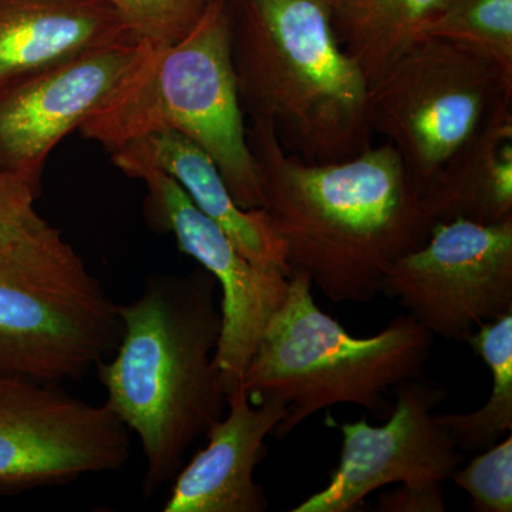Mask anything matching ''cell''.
<instances>
[{
  "instance_id": "13",
  "label": "cell",
  "mask_w": 512,
  "mask_h": 512,
  "mask_svg": "<svg viewBox=\"0 0 512 512\" xmlns=\"http://www.w3.org/2000/svg\"><path fill=\"white\" fill-rule=\"evenodd\" d=\"M227 416L205 433L207 446L184 464L164 512H264L268 510L255 468L265 457V441L288 414L278 400L249 402L239 386L227 396Z\"/></svg>"
},
{
  "instance_id": "10",
  "label": "cell",
  "mask_w": 512,
  "mask_h": 512,
  "mask_svg": "<svg viewBox=\"0 0 512 512\" xmlns=\"http://www.w3.org/2000/svg\"><path fill=\"white\" fill-rule=\"evenodd\" d=\"M130 451L127 427L106 404L18 376L0 390V497L120 470Z\"/></svg>"
},
{
  "instance_id": "24",
  "label": "cell",
  "mask_w": 512,
  "mask_h": 512,
  "mask_svg": "<svg viewBox=\"0 0 512 512\" xmlns=\"http://www.w3.org/2000/svg\"><path fill=\"white\" fill-rule=\"evenodd\" d=\"M9 377V375H3V373H0V390H2L3 386L8 383Z\"/></svg>"
},
{
  "instance_id": "2",
  "label": "cell",
  "mask_w": 512,
  "mask_h": 512,
  "mask_svg": "<svg viewBox=\"0 0 512 512\" xmlns=\"http://www.w3.org/2000/svg\"><path fill=\"white\" fill-rule=\"evenodd\" d=\"M207 271L153 279L117 305L121 335L96 370L106 406L133 431L146 457L143 493L153 497L184 466L188 448L224 416L214 355L222 319Z\"/></svg>"
},
{
  "instance_id": "19",
  "label": "cell",
  "mask_w": 512,
  "mask_h": 512,
  "mask_svg": "<svg viewBox=\"0 0 512 512\" xmlns=\"http://www.w3.org/2000/svg\"><path fill=\"white\" fill-rule=\"evenodd\" d=\"M420 37L467 47L512 80V0H441Z\"/></svg>"
},
{
  "instance_id": "14",
  "label": "cell",
  "mask_w": 512,
  "mask_h": 512,
  "mask_svg": "<svg viewBox=\"0 0 512 512\" xmlns=\"http://www.w3.org/2000/svg\"><path fill=\"white\" fill-rule=\"evenodd\" d=\"M138 37L107 0H0V90Z\"/></svg>"
},
{
  "instance_id": "22",
  "label": "cell",
  "mask_w": 512,
  "mask_h": 512,
  "mask_svg": "<svg viewBox=\"0 0 512 512\" xmlns=\"http://www.w3.org/2000/svg\"><path fill=\"white\" fill-rule=\"evenodd\" d=\"M454 483L480 512L512 511V434L454 471Z\"/></svg>"
},
{
  "instance_id": "9",
  "label": "cell",
  "mask_w": 512,
  "mask_h": 512,
  "mask_svg": "<svg viewBox=\"0 0 512 512\" xmlns=\"http://www.w3.org/2000/svg\"><path fill=\"white\" fill-rule=\"evenodd\" d=\"M111 158L128 177L146 184L150 220L171 232L178 248L220 285L222 328L214 362L228 396L241 386L266 325L284 303L289 276L248 261L222 229L192 204L180 184L136 147L120 148Z\"/></svg>"
},
{
  "instance_id": "21",
  "label": "cell",
  "mask_w": 512,
  "mask_h": 512,
  "mask_svg": "<svg viewBox=\"0 0 512 512\" xmlns=\"http://www.w3.org/2000/svg\"><path fill=\"white\" fill-rule=\"evenodd\" d=\"M141 42L153 49L174 45L200 19L204 0H107Z\"/></svg>"
},
{
  "instance_id": "15",
  "label": "cell",
  "mask_w": 512,
  "mask_h": 512,
  "mask_svg": "<svg viewBox=\"0 0 512 512\" xmlns=\"http://www.w3.org/2000/svg\"><path fill=\"white\" fill-rule=\"evenodd\" d=\"M127 146L136 147L156 167L174 178L192 204L222 229L252 264L291 276L281 244L262 208L242 210L217 165L207 153L177 131L148 134ZM126 147V146H124Z\"/></svg>"
},
{
  "instance_id": "12",
  "label": "cell",
  "mask_w": 512,
  "mask_h": 512,
  "mask_svg": "<svg viewBox=\"0 0 512 512\" xmlns=\"http://www.w3.org/2000/svg\"><path fill=\"white\" fill-rule=\"evenodd\" d=\"M151 50L141 40L104 47L0 90V168L39 188L53 148L103 106Z\"/></svg>"
},
{
  "instance_id": "7",
  "label": "cell",
  "mask_w": 512,
  "mask_h": 512,
  "mask_svg": "<svg viewBox=\"0 0 512 512\" xmlns=\"http://www.w3.org/2000/svg\"><path fill=\"white\" fill-rule=\"evenodd\" d=\"M116 303L76 251L0 252V373L77 380L116 349Z\"/></svg>"
},
{
  "instance_id": "1",
  "label": "cell",
  "mask_w": 512,
  "mask_h": 512,
  "mask_svg": "<svg viewBox=\"0 0 512 512\" xmlns=\"http://www.w3.org/2000/svg\"><path fill=\"white\" fill-rule=\"evenodd\" d=\"M247 137L289 271L330 301L372 302L392 265L429 239L436 220L392 144L316 164L286 151L268 121L251 119Z\"/></svg>"
},
{
  "instance_id": "16",
  "label": "cell",
  "mask_w": 512,
  "mask_h": 512,
  "mask_svg": "<svg viewBox=\"0 0 512 512\" xmlns=\"http://www.w3.org/2000/svg\"><path fill=\"white\" fill-rule=\"evenodd\" d=\"M436 221L457 218L494 225L512 220V101L424 192Z\"/></svg>"
},
{
  "instance_id": "5",
  "label": "cell",
  "mask_w": 512,
  "mask_h": 512,
  "mask_svg": "<svg viewBox=\"0 0 512 512\" xmlns=\"http://www.w3.org/2000/svg\"><path fill=\"white\" fill-rule=\"evenodd\" d=\"M312 288L308 276L292 272L285 301L242 377L249 402L278 400L288 409L275 439L336 404L389 416L393 404L386 393L419 379L429 362L434 336L412 316H397L377 335L356 338L316 305Z\"/></svg>"
},
{
  "instance_id": "17",
  "label": "cell",
  "mask_w": 512,
  "mask_h": 512,
  "mask_svg": "<svg viewBox=\"0 0 512 512\" xmlns=\"http://www.w3.org/2000/svg\"><path fill=\"white\" fill-rule=\"evenodd\" d=\"M340 46L372 86L402 53L441 0H330Z\"/></svg>"
},
{
  "instance_id": "23",
  "label": "cell",
  "mask_w": 512,
  "mask_h": 512,
  "mask_svg": "<svg viewBox=\"0 0 512 512\" xmlns=\"http://www.w3.org/2000/svg\"><path fill=\"white\" fill-rule=\"evenodd\" d=\"M382 512H443L446 511L443 487H410L400 484L399 487L380 495L375 508Z\"/></svg>"
},
{
  "instance_id": "20",
  "label": "cell",
  "mask_w": 512,
  "mask_h": 512,
  "mask_svg": "<svg viewBox=\"0 0 512 512\" xmlns=\"http://www.w3.org/2000/svg\"><path fill=\"white\" fill-rule=\"evenodd\" d=\"M37 190L26 178L0 168V252L63 255L73 251L59 229L36 211Z\"/></svg>"
},
{
  "instance_id": "11",
  "label": "cell",
  "mask_w": 512,
  "mask_h": 512,
  "mask_svg": "<svg viewBox=\"0 0 512 512\" xmlns=\"http://www.w3.org/2000/svg\"><path fill=\"white\" fill-rule=\"evenodd\" d=\"M420 379L394 387L396 403L383 426L366 419L340 426L342 454L329 484L292 512H352L384 485L429 487L450 480L463 456L433 413L447 392Z\"/></svg>"
},
{
  "instance_id": "25",
  "label": "cell",
  "mask_w": 512,
  "mask_h": 512,
  "mask_svg": "<svg viewBox=\"0 0 512 512\" xmlns=\"http://www.w3.org/2000/svg\"><path fill=\"white\" fill-rule=\"evenodd\" d=\"M204 2H210V0H204Z\"/></svg>"
},
{
  "instance_id": "6",
  "label": "cell",
  "mask_w": 512,
  "mask_h": 512,
  "mask_svg": "<svg viewBox=\"0 0 512 512\" xmlns=\"http://www.w3.org/2000/svg\"><path fill=\"white\" fill-rule=\"evenodd\" d=\"M512 80L467 47L420 37L367 92V123L402 158L421 194L478 136Z\"/></svg>"
},
{
  "instance_id": "4",
  "label": "cell",
  "mask_w": 512,
  "mask_h": 512,
  "mask_svg": "<svg viewBox=\"0 0 512 512\" xmlns=\"http://www.w3.org/2000/svg\"><path fill=\"white\" fill-rule=\"evenodd\" d=\"M79 130L110 154L148 134L177 131L211 157L242 210L264 204L239 100L225 0L205 3L183 39L151 50Z\"/></svg>"
},
{
  "instance_id": "8",
  "label": "cell",
  "mask_w": 512,
  "mask_h": 512,
  "mask_svg": "<svg viewBox=\"0 0 512 512\" xmlns=\"http://www.w3.org/2000/svg\"><path fill=\"white\" fill-rule=\"evenodd\" d=\"M433 336L467 342L512 312V220L436 221L423 247L402 256L382 291Z\"/></svg>"
},
{
  "instance_id": "18",
  "label": "cell",
  "mask_w": 512,
  "mask_h": 512,
  "mask_svg": "<svg viewBox=\"0 0 512 512\" xmlns=\"http://www.w3.org/2000/svg\"><path fill=\"white\" fill-rule=\"evenodd\" d=\"M493 375L487 404L476 412L436 414L460 451L487 450L512 431V312L485 322L467 339Z\"/></svg>"
},
{
  "instance_id": "3",
  "label": "cell",
  "mask_w": 512,
  "mask_h": 512,
  "mask_svg": "<svg viewBox=\"0 0 512 512\" xmlns=\"http://www.w3.org/2000/svg\"><path fill=\"white\" fill-rule=\"evenodd\" d=\"M228 19L242 110L271 123L286 151L328 164L372 146L369 86L340 46L330 0H239Z\"/></svg>"
}]
</instances>
